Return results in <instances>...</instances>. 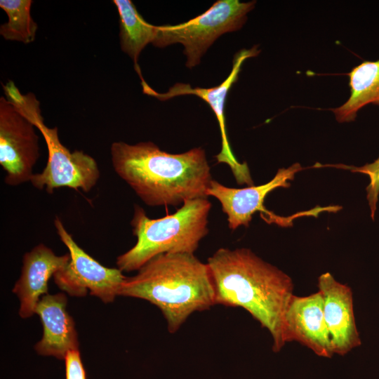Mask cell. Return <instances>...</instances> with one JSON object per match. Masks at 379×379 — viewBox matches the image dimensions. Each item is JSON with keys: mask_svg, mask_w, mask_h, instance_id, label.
Segmentation results:
<instances>
[{"mask_svg": "<svg viewBox=\"0 0 379 379\" xmlns=\"http://www.w3.org/2000/svg\"><path fill=\"white\" fill-rule=\"evenodd\" d=\"M324 313L334 354L345 355L361 345L357 328L351 288L326 272L318 278Z\"/></svg>", "mask_w": 379, "mask_h": 379, "instance_id": "7c38bea8", "label": "cell"}, {"mask_svg": "<svg viewBox=\"0 0 379 379\" xmlns=\"http://www.w3.org/2000/svg\"><path fill=\"white\" fill-rule=\"evenodd\" d=\"M258 53L257 48L249 50L243 49L237 53L234 57L232 69L229 76L220 85L213 88L197 87L194 88L190 84L178 83L171 87L168 92L159 93L155 92L147 84L142 85L145 93L154 96L161 100H168L178 95H194L207 102L215 114L220 130L222 148L219 154L215 156L217 161L227 164L237 183L246 184L247 186L253 185V181L247 163L239 162L231 150L225 128V103L230 89L238 79L243 62L247 58L255 56Z\"/></svg>", "mask_w": 379, "mask_h": 379, "instance_id": "30bf717a", "label": "cell"}, {"mask_svg": "<svg viewBox=\"0 0 379 379\" xmlns=\"http://www.w3.org/2000/svg\"><path fill=\"white\" fill-rule=\"evenodd\" d=\"M211 203L207 198L185 201L174 213L158 219L147 217L135 206L131 224L135 244L117 258L121 272L140 269L164 253H193L208 232Z\"/></svg>", "mask_w": 379, "mask_h": 379, "instance_id": "277c9868", "label": "cell"}, {"mask_svg": "<svg viewBox=\"0 0 379 379\" xmlns=\"http://www.w3.org/2000/svg\"><path fill=\"white\" fill-rule=\"evenodd\" d=\"M255 4V1L218 0L204 13L185 22L157 26L152 44L158 48L182 44L186 66L192 68L200 63L202 55L220 35L242 27Z\"/></svg>", "mask_w": 379, "mask_h": 379, "instance_id": "5b68a950", "label": "cell"}, {"mask_svg": "<svg viewBox=\"0 0 379 379\" xmlns=\"http://www.w3.org/2000/svg\"><path fill=\"white\" fill-rule=\"evenodd\" d=\"M340 167L350 169L354 173L365 174L368 177L369 183L366 187L367 200L371 210V217L372 220H374L379 196V157L372 163L366 164L362 166L340 165Z\"/></svg>", "mask_w": 379, "mask_h": 379, "instance_id": "ac0fdd59", "label": "cell"}, {"mask_svg": "<svg viewBox=\"0 0 379 379\" xmlns=\"http://www.w3.org/2000/svg\"><path fill=\"white\" fill-rule=\"evenodd\" d=\"M32 0H1L0 8L8 22L0 26V34L6 40L32 43L36 36L37 24L31 15Z\"/></svg>", "mask_w": 379, "mask_h": 379, "instance_id": "e0dca14e", "label": "cell"}, {"mask_svg": "<svg viewBox=\"0 0 379 379\" xmlns=\"http://www.w3.org/2000/svg\"><path fill=\"white\" fill-rule=\"evenodd\" d=\"M110 154L116 173L147 206H175L207 198L213 179L205 150L201 147L171 154L152 142H115Z\"/></svg>", "mask_w": 379, "mask_h": 379, "instance_id": "7a4b0ae2", "label": "cell"}, {"mask_svg": "<svg viewBox=\"0 0 379 379\" xmlns=\"http://www.w3.org/2000/svg\"><path fill=\"white\" fill-rule=\"evenodd\" d=\"M54 225L70 257L68 263L53 275L58 287L72 296L84 297L89 292L105 303L113 302L126 278L122 272L119 268L102 265L86 253L74 241L59 218H55Z\"/></svg>", "mask_w": 379, "mask_h": 379, "instance_id": "52a82bcc", "label": "cell"}, {"mask_svg": "<svg viewBox=\"0 0 379 379\" xmlns=\"http://www.w3.org/2000/svg\"><path fill=\"white\" fill-rule=\"evenodd\" d=\"M69 259V253L57 255L43 244L24 255L21 274L13 288L20 300L19 315L22 318L35 314L39 300L48 294L50 278L63 268Z\"/></svg>", "mask_w": 379, "mask_h": 379, "instance_id": "4fadbf2b", "label": "cell"}, {"mask_svg": "<svg viewBox=\"0 0 379 379\" xmlns=\"http://www.w3.org/2000/svg\"><path fill=\"white\" fill-rule=\"evenodd\" d=\"M36 128L44 136L48 156L44 170L33 175V186L49 194L62 187L89 192L100 178L95 160L83 151L70 152L60 142L57 127L48 128L42 121Z\"/></svg>", "mask_w": 379, "mask_h": 379, "instance_id": "9c48e42d", "label": "cell"}, {"mask_svg": "<svg viewBox=\"0 0 379 379\" xmlns=\"http://www.w3.org/2000/svg\"><path fill=\"white\" fill-rule=\"evenodd\" d=\"M138 271L126 278L119 295L143 299L156 305L171 333L193 312L216 305L209 267L193 253L161 254Z\"/></svg>", "mask_w": 379, "mask_h": 379, "instance_id": "3957f363", "label": "cell"}, {"mask_svg": "<svg viewBox=\"0 0 379 379\" xmlns=\"http://www.w3.org/2000/svg\"><path fill=\"white\" fill-rule=\"evenodd\" d=\"M67 302L62 293L46 294L39 300L35 314L41 319L43 335L34 347L39 354L65 359L68 352L79 350L75 324L67 312Z\"/></svg>", "mask_w": 379, "mask_h": 379, "instance_id": "5bb4252c", "label": "cell"}, {"mask_svg": "<svg viewBox=\"0 0 379 379\" xmlns=\"http://www.w3.org/2000/svg\"><path fill=\"white\" fill-rule=\"evenodd\" d=\"M284 340L285 343L298 342L319 357H333L319 291L307 296H292L284 317Z\"/></svg>", "mask_w": 379, "mask_h": 379, "instance_id": "8fae6325", "label": "cell"}, {"mask_svg": "<svg viewBox=\"0 0 379 379\" xmlns=\"http://www.w3.org/2000/svg\"><path fill=\"white\" fill-rule=\"evenodd\" d=\"M35 128L15 102L0 98V164L8 185L30 182L34 174L33 168L40 155Z\"/></svg>", "mask_w": 379, "mask_h": 379, "instance_id": "ba28073f", "label": "cell"}, {"mask_svg": "<svg viewBox=\"0 0 379 379\" xmlns=\"http://www.w3.org/2000/svg\"><path fill=\"white\" fill-rule=\"evenodd\" d=\"M119 16V39L121 49L133 61L134 67L142 77L138 61L148 44H153L157 34V26L146 22L130 0H114Z\"/></svg>", "mask_w": 379, "mask_h": 379, "instance_id": "2e32d148", "label": "cell"}, {"mask_svg": "<svg viewBox=\"0 0 379 379\" xmlns=\"http://www.w3.org/2000/svg\"><path fill=\"white\" fill-rule=\"evenodd\" d=\"M213 279L215 304L246 310L272 338V350L285 345L284 317L293 295L292 279L250 249H218L206 262Z\"/></svg>", "mask_w": 379, "mask_h": 379, "instance_id": "6da1fadb", "label": "cell"}, {"mask_svg": "<svg viewBox=\"0 0 379 379\" xmlns=\"http://www.w3.org/2000/svg\"><path fill=\"white\" fill-rule=\"evenodd\" d=\"M350 96L340 107L332 109L337 121L350 122L369 104L379 106V59L364 61L349 73Z\"/></svg>", "mask_w": 379, "mask_h": 379, "instance_id": "9a60e30c", "label": "cell"}, {"mask_svg": "<svg viewBox=\"0 0 379 379\" xmlns=\"http://www.w3.org/2000/svg\"><path fill=\"white\" fill-rule=\"evenodd\" d=\"M304 168L298 164L288 168L278 170L274 177L268 182L258 186H248L244 188L226 187L212 180L206 195L217 199L221 204L222 211L227 215L228 227L234 230L240 226L248 227L253 215L260 212L261 218L268 224H276L281 227H290L293 221L302 215H316L327 211V207H317L314 209L299 212L292 216H279L267 210L264 201L267 195L278 187H290L289 181L294 179L295 173Z\"/></svg>", "mask_w": 379, "mask_h": 379, "instance_id": "8992f818", "label": "cell"}, {"mask_svg": "<svg viewBox=\"0 0 379 379\" xmlns=\"http://www.w3.org/2000/svg\"><path fill=\"white\" fill-rule=\"evenodd\" d=\"M64 360L66 379H86L79 350L68 352Z\"/></svg>", "mask_w": 379, "mask_h": 379, "instance_id": "d6986e66", "label": "cell"}]
</instances>
